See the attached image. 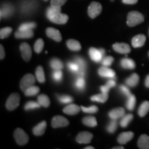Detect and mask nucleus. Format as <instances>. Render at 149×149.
I'll use <instances>...</instances> for the list:
<instances>
[{
	"instance_id": "nucleus-32",
	"label": "nucleus",
	"mask_w": 149,
	"mask_h": 149,
	"mask_svg": "<svg viewBox=\"0 0 149 149\" xmlns=\"http://www.w3.org/2000/svg\"><path fill=\"white\" fill-rule=\"evenodd\" d=\"M51 68L54 70H61L64 68V64L60 59L57 58H53L50 62Z\"/></svg>"
},
{
	"instance_id": "nucleus-14",
	"label": "nucleus",
	"mask_w": 149,
	"mask_h": 149,
	"mask_svg": "<svg viewBox=\"0 0 149 149\" xmlns=\"http://www.w3.org/2000/svg\"><path fill=\"white\" fill-rule=\"evenodd\" d=\"M50 21L54 24H65L67 23L68 20V16L66 14H63L61 13H57L50 19Z\"/></svg>"
},
{
	"instance_id": "nucleus-49",
	"label": "nucleus",
	"mask_w": 149,
	"mask_h": 149,
	"mask_svg": "<svg viewBox=\"0 0 149 149\" xmlns=\"http://www.w3.org/2000/svg\"><path fill=\"white\" fill-rule=\"evenodd\" d=\"M111 88V87H110L107 84L102 86H101V88H100V89H101V91H102V93H109V90Z\"/></svg>"
},
{
	"instance_id": "nucleus-51",
	"label": "nucleus",
	"mask_w": 149,
	"mask_h": 149,
	"mask_svg": "<svg viewBox=\"0 0 149 149\" xmlns=\"http://www.w3.org/2000/svg\"><path fill=\"white\" fill-rule=\"evenodd\" d=\"M138 0H122V2L125 4H135Z\"/></svg>"
},
{
	"instance_id": "nucleus-52",
	"label": "nucleus",
	"mask_w": 149,
	"mask_h": 149,
	"mask_svg": "<svg viewBox=\"0 0 149 149\" xmlns=\"http://www.w3.org/2000/svg\"><path fill=\"white\" fill-rule=\"evenodd\" d=\"M107 84L109 85L111 88H113V87L115 86V85H116V82H115V81L114 79H110L108 81Z\"/></svg>"
},
{
	"instance_id": "nucleus-8",
	"label": "nucleus",
	"mask_w": 149,
	"mask_h": 149,
	"mask_svg": "<svg viewBox=\"0 0 149 149\" xmlns=\"http://www.w3.org/2000/svg\"><path fill=\"white\" fill-rule=\"evenodd\" d=\"M20 51L22 56V58L24 61H29L32 57V51H31V46L28 43H22L19 46Z\"/></svg>"
},
{
	"instance_id": "nucleus-27",
	"label": "nucleus",
	"mask_w": 149,
	"mask_h": 149,
	"mask_svg": "<svg viewBox=\"0 0 149 149\" xmlns=\"http://www.w3.org/2000/svg\"><path fill=\"white\" fill-rule=\"evenodd\" d=\"M149 111V102L144 101L142 102L138 109V114L141 117H144Z\"/></svg>"
},
{
	"instance_id": "nucleus-37",
	"label": "nucleus",
	"mask_w": 149,
	"mask_h": 149,
	"mask_svg": "<svg viewBox=\"0 0 149 149\" xmlns=\"http://www.w3.org/2000/svg\"><path fill=\"white\" fill-rule=\"evenodd\" d=\"M37 27V24L35 22H26V23L22 24L19 27V31H26V30H33Z\"/></svg>"
},
{
	"instance_id": "nucleus-41",
	"label": "nucleus",
	"mask_w": 149,
	"mask_h": 149,
	"mask_svg": "<svg viewBox=\"0 0 149 149\" xmlns=\"http://www.w3.org/2000/svg\"><path fill=\"white\" fill-rule=\"evenodd\" d=\"M84 77H78V78L76 80L75 83H74V86L77 89L79 90H83L85 88L86 82L84 80Z\"/></svg>"
},
{
	"instance_id": "nucleus-12",
	"label": "nucleus",
	"mask_w": 149,
	"mask_h": 149,
	"mask_svg": "<svg viewBox=\"0 0 149 149\" xmlns=\"http://www.w3.org/2000/svg\"><path fill=\"white\" fill-rule=\"evenodd\" d=\"M14 13V7L10 3H3L1 8V19L8 17Z\"/></svg>"
},
{
	"instance_id": "nucleus-45",
	"label": "nucleus",
	"mask_w": 149,
	"mask_h": 149,
	"mask_svg": "<svg viewBox=\"0 0 149 149\" xmlns=\"http://www.w3.org/2000/svg\"><path fill=\"white\" fill-rule=\"evenodd\" d=\"M113 61H114V58L111 56H108V57H106L105 58L102 59V64L104 66H109L113 64Z\"/></svg>"
},
{
	"instance_id": "nucleus-21",
	"label": "nucleus",
	"mask_w": 149,
	"mask_h": 149,
	"mask_svg": "<svg viewBox=\"0 0 149 149\" xmlns=\"http://www.w3.org/2000/svg\"><path fill=\"white\" fill-rule=\"evenodd\" d=\"M15 36L17 39H29L34 36V32L33 30H26V31L18 30L15 33Z\"/></svg>"
},
{
	"instance_id": "nucleus-19",
	"label": "nucleus",
	"mask_w": 149,
	"mask_h": 149,
	"mask_svg": "<svg viewBox=\"0 0 149 149\" xmlns=\"http://www.w3.org/2000/svg\"><path fill=\"white\" fill-rule=\"evenodd\" d=\"M46 127H47V123H46V121H42V122L39 123L37 125L33 128V133L36 136H41L44 135V133H45Z\"/></svg>"
},
{
	"instance_id": "nucleus-31",
	"label": "nucleus",
	"mask_w": 149,
	"mask_h": 149,
	"mask_svg": "<svg viewBox=\"0 0 149 149\" xmlns=\"http://www.w3.org/2000/svg\"><path fill=\"white\" fill-rule=\"evenodd\" d=\"M37 102L40 103L42 107L45 108L49 107L50 104H51V101H50L48 97L44 94H42L37 97Z\"/></svg>"
},
{
	"instance_id": "nucleus-36",
	"label": "nucleus",
	"mask_w": 149,
	"mask_h": 149,
	"mask_svg": "<svg viewBox=\"0 0 149 149\" xmlns=\"http://www.w3.org/2000/svg\"><path fill=\"white\" fill-rule=\"evenodd\" d=\"M41 107H42V106L40 105L38 102H36L31 101V102H28L27 103L25 104V106H24V109H25L26 111H29V110L40 109Z\"/></svg>"
},
{
	"instance_id": "nucleus-23",
	"label": "nucleus",
	"mask_w": 149,
	"mask_h": 149,
	"mask_svg": "<svg viewBox=\"0 0 149 149\" xmlns=\"http://www.w3.org/2000/svg\"><path fill=\"white\" fill-rule=\"evenodd\" d=\"M120 64L123 68L125 69H130L133 70L136 67L135 62L132 59L128 58H123L122 60L120 61Z\"/></svg>"
},
{
	"instance_id": "nucleus-46",
	"label": "nucleus",
	"mask_w": 149,
	"mask_h": 149,
	"mask_svg": "<svg viewBox=\"0 0 149 149\" xmlns=\"http://www.w3.org/2000/svg\"><path fill=\"white\" fill-rule=\"evenodd\" d=\"M120 90L121 91V93H123V94L126 97H129L130 95H131V93H130L129 88H128L127 86H126L121 85L120 86Z\"/></svg>"
},
{
	"instance_id": "nucleus-7",
	"label": "nucleus",
	"mask_w": 149,
	"mask_h": 149,
	"mask_svg": "<svg viewBox=\"0 0 149 149\" xmlns=\"http://www.w3.org/2000/svg\"><path fill=\"white\" fill-rule=\"evenodd\" d=\"M105 54V51L103 48L101 49H97L95 48L91 47L89 49V55L93 61L95 62H100L102 61L103 56Z\"/></svg>"
},
{
	"instance_id": "nucleus-33",
	"label": "nucleus",
	"mask_w": 149,
	"mask_h": 149,
	"mask_svg": "<svg viewBox=\"0 0 149 149\" xmlns=\"http://www.w3.org/2000/svg\"><path fill=\"white\" fill-rule=\"evenodd\" d=\"M136 104V97L134 95H130L129 97H128L127 102H126V106L128 111H133L135 109Z\"/></svg>"
},
{
	"instance_id": "nucleus-20",
	"label": "nucleus",
	"mask_w": 149,
	"mask_h": 149,
	"mask_svg": "<svg viewBox=\"0 0 149 149\" xmlns=\"http://www.w3.org/2000/svg\"><path fill=\"white\" fill-rule=\"evenodd\" d=\"M80 109H81V107H79L77 104H70L69 105L66 106V107L64 108L63 112L67 115H74L79 113V112L80 111Z\"/></svg>"
},
{
	"instance_id": "nucleus-39",
	"label": "nucleus",
	"mask_w": 149,
	"mask_h": 149,
	"mask_svg": "<svg viewBox=\"0 0 149 149\" xmlns=\"http://www.w3.org/2000/svg\"><path fill=\"white\" fill-rule=\"evenodd\" d=\"M117 128V120H113V119H112V120L109 122V124H108V126H107V130L109 133H113L116 131Z\"/></svg>"
},
{
	"instance_id": "nucleus-43",
	"label": "nucleus",
	"mask_w": 149,
	"mask_h": 149,
	"mask_svg": "<svg viewBox=\"0 0 149 149\" xmlns=\"http://www.w3.org/2000/svg\"><path fill=\"white\" fill-rule=\"evenodd\" d=\"M63 77V73L61 70H54L53 72V78L55 81H61Z\"/></svg>"
},
{
	"instance_id": "nucleus-3",
	"label": "nucleus",
	"mask_w": 149,
	"mask_h": 149,
	"mask_svg": "<svg viewBox=\"0 0 149 149\" xmlns=\"http://www.w3.org/2000/svg\"><path fill=\"white\" fill-rule=\"evenodd\" d=\"M20 102V95L17 93H12L8 97L6 103V107L8 111H14L19 107Z\"/></svg>"
},
{
	"instance_id": "nucleus-34",
	"label": "nucleus",
	"mask_w": 149,
	"mask_h": 149,
	"mask_svg": "<svg viewBox=\"0 0 149 149\" xmlns=\"http://www.w3.org/2000/svg\"><path fill=\"white\" fill-rule=\"evenodd\" d=\"M133 115L131 114V113H129V114L125 115L124 117H122V119L120 121V126L123 128L127 127L129 123L133 120Z\"/></svg>"
},
{
	"instance_id": "nucleus-9",
	"label": "nucleus",
	"mask_w": 149,
	"mask_h": 149,
	"mask_svg": "<svg viewBox=\"0 0 149 149\" xmlns=\"http://www.w3.org/2000/svg\"><path fill=\"white\" fill-rule=\"evenodd\" d=\"M93 135L90 132L82 131L80 132L76 137V141L79 144H88L93 139Z\"/></svg>"
},
{
	"instance_id": "nucleus-1",
	"label": "nucleus",
	"mask_w": 149,
	"mask_h": 149,
	"mask_svg": "<svg viewBox=\"0 0 149 149\" xmlns=\"http://www.w3.org/2000/svg\"><path fill=\"white\" fill-rule=\"evenodd\" d=\"M144 21V17L138 11H131L128 14L126 24L128 26L133 27Z\"/></svg>"
},
{
	"instance_id": "nucleus-56",
	"label": "nucleus",
	"mask_w": 149,
	"mask_h": 149,
	"mask_svg": "<svg viewBox=\"0 0 149 149\" xmlns=\"http://www.w3.org/2000/svg\"><path fill=\"white\" fill-rule=\"evenodd\" d=\"M148 57H149V51H148Z\"/></svg>"
},
{
	"instance_id": "nucleus-44",
	"label": "nucleus",
	"mask_w": 149,
	"mask_h": 149,
	"mask_svg": "<svg viewBox=\"0 0 149 149\" xmlns=\"http://www.w3.org/2000/svg\"><path fill=\"white\" fill-rule=\"evenodd\" d=\"M81 109L86 113H95L98 111V107L96 106H91L90 107H84L81 106Z\"/></svg>"
},
{
	"instance_id": "nucleus-11",
	"label": "nucleus",
	"mask_w": 149,
	"mask_h": 149,
	"mask_svg": "<svg viewBox=\"0 0 149 149\" xmlns=\"http://www.w3.org/2000/svg\"><path fill=\"white\" fill-rule=\"evenodd\" d=\"M113 48L117 53L121 54H128L131 51V48L126 43H115L113 45Z\"/></svg>"
},
{
	"instance_id": "nucleus-55",
	"label": "nucleus",
	"mask_w": 149,
	"mask_h": 149,
	"mask_svg": "<svg viewBox=\"0 0 149 149\" xmlns=\"http://www.w3.org/2000/svg\"><path fill=\"white\" fill-rule=\"evenodd\" d=\"M95 148L93 146H86L85 147L84 149H94Z\"/></svg>"
},
{
	"instance_id": "nucleus-54",
	"label": "nucleus",
	"mask_w": 149,
	"mask_h": 149,
	"mask_svg": "<svg viewBox=\"0 0 149 149\" xmlns=\"http://www.w3.org/2000/svg\"><path fill=\"white\" fill-rule=\"evenodd\" d=\"M112 148L113 149H124V148L123 146H115Z\"/></svg>"
},
{
	"instance_id": "nucleus-18",
	"label": "nucleus",
	"mask_w": 149,
	"mask_h": 149,
	"mask_svg": "<svg viewBox=\"0 0 149 149\" xmlns=\"http://www.w3.org/2000/svg\"><path fill=\"white\" fill-rule=\"evenodd\" d=\"M98 74L101 77L113 78L115 77V72L111 68H108V66H102L99 68Z\"/></svg>"
},
{
	"instance_id": "nucleus-40",
	"label": "nucleus",
	"mask_w": 149,
	"mask_h": 149,
	"mask_svg": "<svg viewBox=\"0 0 149 149\" xmlns=\"http://www.w3.org/2000/svg\"><path fill=\"white\" fill-rule=\"evenodd\" d=\"M44 46V42L42 39H38L35 43L34 50L37 53H40Z\"/></svg>"
},
{
	"instance_id": "nucleus-35",
	"label": "nucleus",
	"mask_w": 149,
	"mask_h": 149,
	"mask_svg": "<svg viewBox=\"0 0 149 149\" xmlns=\"http://www.w3.org/2000/svg\"><path fill=\"white\" fill-rule=\"evenodd\" d=\"M39 92H40V88L38 86L33 85L24 91V94L26 97H32L36 95Z\"/></svg>"
},
{
	"instance_id": "nucleus-53",
	"label": "nucleus",
	"mask_w": 149,
	"mask_h": 149,
	"mask_svg": "<svg viewBox=\"0 0 149 149\" xmlns=\"http://www.w3.org/2000/svg\"><path fill=\"white\" fill-rule=\"evenodd\" d=\"M145 86L147 88H149V74L146 76V79H145Z\"/></svg>"
},
{
	"instance_id": "nucleus-29",
	"label": "nucleus",
	"mask_w": 149,
	"mask_h": 149,
	"mask_svg": "<svg viewBox=\"0 0 149 149\" xmlns=\"http://www.w3.org/2000/svg\"><path fill=\"white\" fill-rule=\"evenodd\" d=\"M35 74H36L37 80L40 83L45 82V74H44V68L42 66H38L35 70Z\"/></svg>"
},
{
	"instance_id": "nucleus-10",
	"label": "nucleus",
	"mask_w": 149,
	"mask_h": 149,
	"mask_svg": "<svg viewBox=\"0 0 149 149\" xmlns=\"http://www.w3.org/2000/svg\"><path fill=\"white\" fill-rule=\"evenodd\" d=\"M46 35L49 37V38L52 39V40H55V42H60L61 40H62V37L59 31L57 29H54V28L49 27L46 30Z\"/></svg>"
},
{
	"instance_id": "nucleus-17",
	"label": "nucleus",
	"mask_w": 149,
	"mask_h": 149,
	"mask_svg": "<svg viewBox=\"0 0 149 149\" xmlns=\"http://www.w3.org/2000/svg\"><path fill=\"white\" fill-rule=\"evenodd\" d=\"M75 62L79 66V70L76 72L78 77H84L86 73V64L84 59L81 57H77L75 59Z\"/></svg>"
},
{
	"instance_id": "nucleus-30",
	"label": "nucleus",
	"mask_w": 149,
	"mask_h": 149,
	"mask_svg": "<svg viewBox=\"0 0 149 149\" xmlns=\"http://www.w3.org/2000/svg\"><path fill=\"white\" fill-rule=\"evenodd\" d=\"M109 99V93H102L101 94L95 95H93L91 97V100L92 101L94 102H97L100 103H104L107 101V100Z\"/></svg>"
},
{
	"instance_id": "nucleus-15",
	"label": "nucleus",
	"mask_w": 149,
	"mask_h": 149,
	"mask_svg": "<svg viewBox=\"0 0 149 149\" xmlns=\"http://www.w3.org/2000/svg\"><path fill=\"white\" fill-rule=\"evenodd\" d=\"M124 115H125V109L122 107L116 108V109L111 110L109 113V117L113 120L122 118Z\"/></svg>"
},
{
	"instance_id": "nucleus-26",
	"label": "nucleus",
	"mask_w": 149,
	"mask_h": 149,
	"mask_svg": "<svg viewBox=\"0 0 149 149\" xmlns=\"http://www.w3.org/2000/svg\"><path fill=\"white\" fill-rule=\"evenodd\" d=\"M82 123L88 127H95L97 125L96 118L93 116H87L82 119Z\"/></svg>"
},
{
	"instance_id": "nucleus-50",
	"label": "nucleus",
	"mask_w": 149,
	"mask_h": 149,
	"mask_svg": "<svg viewBox=\"0 0 149 149\" xmlns=\"http://www.w3.org/2000/svg\"><path fill=\"white\" fill-rule=\"evenodd\" d=\"M5 57V51H4V48L3 46L1 45H0V59L2 60L3 59H4Z\"/></svg>"
},
{
	"instance_id": "nucleus-57",
	"label": "nucleus",
	"mask_w": 149,
	"mask_h": 149,
	"mask_svg": "<svg viewBox=\"0 0 149 149\" xmlns=\"http://www.w3.org/2000/svg\"><path fill=\"white\" fill-rule=\"evenodd\" d=\"M44 1H48V0H44Z\"/></svg>"
},
{
	"instance_id": "nucleus-38",
	"label": "nucleus",
	"mask_w": 149,
	"mask_h": 149,
	"mask_svg": "<svg viewBox=\"0 0 149 149\" xmlns=\"http://www.w3.org/2000/svg\"><path fill=\"white\" fill-rule=\"evenodd\" d=\"M13 31V29L11 27H5L0 30V38L1 40L7 38L11 34Z\"/></svg>"
},
{
	"instance_id": "nucleus-13",
	"label": "nucleus",
	"mask_w": 149,
	"mask_h": 149,
	"mask_svg": "<svg viewBox=\"0 0 149 149\" xmlns=\"http://www.w3.org/2000/svg\"><path fill=\"white\" fill-rule=\"evenodd\" d=\"M146 37L143 34H139L136 35L132 39V46L134 48H140L142 47L145 44L146 42Z\"/></svg>"
},
{
	"instance_id": "nucleus-25",
	"label": "nucleus",
	"mask_w": 149,
	"mask_h": 149,
	"mask_svg": "<svg viewBox=\"0 0 149 149\" xmlns=\"http://www.w3.org/2000/svg\"><path fill=\"white\" fill-rule=\"evenodd\" d=\"M66 45L68 48L72 51H79L81 49V44L77 40H68L66 42Z\"/></svg>"
},
{
	"instance_id": "nucleus-22",
	"label": "nucleus",
	"mask_w": 149,
	"mask_h": 149,
	"mask_svg": "<svg viewBox=\"0 0 149 149\" xmlns=\"http://www.w3.org/2000/svg\"><path fill=\"white\" fill-rule=\"evenodd\" d=\"M137 146L141 149H149V137L146 134L141 135L137 141Z\"/></svg>"
},
{
	"instance_id": "nucleus-6",
	"label": "nucleus",
	"mask_w": 149,
	"mask_h": 149,
	"mask_svg": "<svg viewBox=\"0 0 149 149\" xmlns=\"http://www.w3.org/2000/svg\"><path fill=\"white\" fill-rule=\"evenodd\" d=\"M69 125V121L66 117L61 115H56L52 119L51 126L54 128L65 127Z\"/></svg>"
},
{
	"instance_id": "nucleus-24",
	"label": "nucleus",
	"mask_w": 149,
	"mask_h": 149,
	"mask_svg": "<svg viewBox=\"0 0 149 149\" xmlns=\"http://www.w3.org/2000/svg\"><path fill=\"white\" fill-rule=\"evenodd\" d=\"M139 81V76L137 73H133L126 79V84L130 87H135Z\"/></svg>"
},
{
	"instance_id": "nucleus-28",
	"label": "nucleus",
	"mask_w": 149,
	"mask_h": 149,
	"mask_svg": "<svg viewBox=\"0 0 149 149\" xmlns=\"http://www.w3.org/2000/svg\"><path fill=\"white\" fill-rule=\"evenodd\" d=\"M61 8L60 6H51L46 10V17L48 19H50L52 17L55 15L61 13Z\"/></svg>"
},
{
	"instance_id": "nucleus-16",
	"label": "nucleus",
	"mask_w": 149,
	"mask_h": 149,
	"mask_svg": "<svg viewBox=\"0 0 149 149\" xmlns=\"http://www.w3.org/2000/svg\"><path fill=\"white\" fill-rule=\"evenodd\" d=\"M134 137V133L131 131L128 132H124L120 134V135L117 137V141L120 144H125L128 143V141L131 140Z\"/></svg>"
},
{
	"instance_id": "nucleus-48",
	"label": "nucleus",
	"mask_w": 149,
	"mask_h": 149,
	"mask_svg": "<svg viewBox=\"0 0 149 149\" xmlns=\"http://www.w3.org/2000/svg\"><path fill=\"white\" fill-rule=\"evenodd\" d=\"M67 1V0H51V6H55L61 7L64 6Z\"/></svg>"
},
{
	"instance_id": "nucleus-2",
	"label": "nucleus",
	"mask_w": 149,
	"mask_h": 149,
	"mask_svg": "<svg viewBox=\"0 0 149 149\" xmlns=\"http://www.w3.org/2000/svg\"><path fill=\"white\" fill-rule=\"evenodd\" d=\"M14 138L15 139L17 144L19 146L26 144L29 141V137L28 134L22 128H16L14 132Z\"/></svg>"
},
{
	"instance_id": "nucleus-42",
	"label": "nucleus",
	"mask_w": 149,
	"mask_h": 149,
	"mask_svg": "<svg viewBox=\"0 0 149 149\" xmlns=\"http://www.w3.org/2000/svg\"><path fill=\"white\" fill-rule=\"evenodd\" d=\"M58 100L59 102L61 104H70L73 101V99L72 97L68 95H61L58 97Z\"/></svg>"
},
{
	"instance_id": "nucleus-5",
	"label": "nucleus",
	"mask_w": 149,
	"mask_h": 149,
	"mask_svg": "<svg viewBox=\"0 0 149 149\" xmlns=\"http://www.w3.org/2000/svg\"><path fill=\"white\" fill-rule=\"evenodd\" d=\"M102 11V6L101 3L93 1L88 6V14L91 19H95L98 15H100Z\"/></svg>"
},
{
	"instance_id": "nucleus-47",
	"label": "nucleus",
	"mask_w": 149,
	"mask_h": 149,
	"mask_svg": "<svg viewBox=\"0 0 149 149\" xmlns=\"http://www.w3.org/2000/svg\"><path fill=\"white\" fill-rule=\"evenodd\" d=\"M68 66L70 71L73 72H77L78 70H79V66H78V65L76 62L68 63Z\"/></svg>"
},
{
	"instance_id": "nucleus-4",
	"label": "nucleus",
	"mask_w": 149,
	"mask_h": 149,
	"mask_svg": "<svg viewBox=\"0 0 149 149\" xmlns=\"http://www.w3.org/2000/svg\"><path fill=\"white\" fill-rule=\"evenodd\" d=\"M36 81V78L33 74L31 73H28L22 77L19 83L20 88L22 89V91H25L29 87L32 86L35 84Z\"/></svg>"
}]
</instances>
